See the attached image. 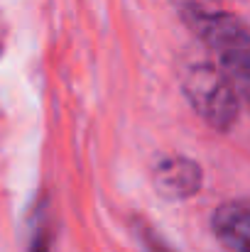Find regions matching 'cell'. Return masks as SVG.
I'll list each match as a JSON object with an SVG mask.
<instances>
[{"label":"cell","instance_id":"cell-1","mask_svg":"<svg viewBox=\"0 0 250 252\" xmlns=\"http://www.w3.org/2000/svg\"><path fill=\"white\" fill-rule=\"evenodd\" d=\"M181 20L186 27L218 54L228 74L250 88V30L248 25L223 10H206L196 2L181 7Z\"/></svg>","mask_w":250,"mask_h":252},{"label":"cell","instance_id":"cell-2","mask_svg":"<svg viewBox=\"0 0 250 252\" xmlns=\"http://www.w3.org/2000/svg\"><path fill=\"white\" fill-rule=\"evenodd\" d=\"M181 88L194 113L218 132H228L238 123L241 100L228 74L214 64H194L184 71Z\"/></svg>","mask_w":250,"mask_h":252},{"label":"cell","instance_id":"cell-3","mask_svg":"<svg viewBox=\"0 0 250 252\" xmlns=\"http://www.w3.org/2000/svg\"><path fill=\"white\" fill-rule=\"evenodd\" d=\"M152 179H155L160 196H165L169 201H186L201 191L204 171L194 159L181 157V155H172V157H165L155 167Z\"/></svg>","mask_w":250,"mask_h":252},{"label":"cell","instance_id":"cell-4","mask_svg":"<svg viewBox=\"0 0 250 252\" xmlns=\"http://www.w3.org/2000/svg\"><path fill=\"white\" fill-rule=\"evenodd\" d=\"M211 230L226 252H250V201L221 203L211 216Z\"/></svg>","mask_w":250,"mask_h":252},{"label":"cell","instance_id":"cell-5","mask_svg":"<svg viewBox=\"0 0 250 252\" xmlns=\"http://www.w3.org/2000/svg\"><path fill=\"white\" fill-rule=\"evenodd\" d=\"M133 228H135V233H138L143 248H145L147 252H174L172 250V245L167 243L165 238H162V235H160L147 220L135 218V220H133Z\"/></svg>","mask_w":250,"mask_h":252},{"label":"cell","instance_id":"cell-6","mask_svg":"<svg viewBox=\"0 0 250 252\" xmlns=\"http://www.w3.org/2000/svg\"><path fill=\"white\" fill-rule=\"evenodd\" d=\"M30 252H49V230L39 225L30 240Z\"/></svg>","mask_w":250,"mask_h":252}]
</instances>
